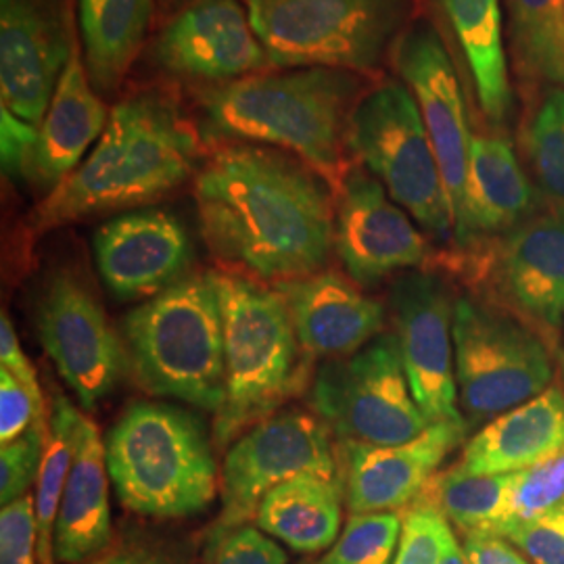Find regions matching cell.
<instances>
[{
  "label": "cell",
  "instance_id": "6da1fadb",
  "mask_svg": "<svg viewBox=\"0 0 564 564\" xmlns=\"http://www.w3.org/2000/svg\"><path fill=\"white\" fill-rule=\"evenodd\" d=\"M195 203L214 258L253 281L312 276L335 249L337 191L282 151L224 144L195 178Z\"/></svg>",
  "mask_w": 564,
  "mask_h": 564
},
{
  "label": "cell",
  "instance_id": "7a4b0ae2",
  "mask_svg": "<svg viewBox=\"0 0 564 564\" xmlns=\"http://www.w3.org/2000/svg\"><path fill=\"white\" fill-rule=\"evenodd\" d=\"M199 141L162 93H137L111 109L88 158L32 214L46 232L65 224L160 202L195 172Z\"/></svg>",
  "mask_w": 564,
  "mask_h": 564
},
{
  "label": "cell",
  "instance_id": "3957f363",
  "mask_svg": "<svg viewBox=\"0 0 564 564\" xmlns=\"http://www.w3.org/2000/svg\"><path fill=\"white\" fill-rule=\"evenodd\" d=\"M354 95L351 72L295 67L218 84L203 90L199 102L214 134L295 153L337 191Z\"/></svg>",
  "mask_w": 564,
  "mask_h": 564
},
{
  "label": "cell",
  "instance_id": "277c9868",
  "mask_svg": "<svg viewBox=\"0 0 564 564\" xmlns=\"http://www.w3.org/2000/svg\"><path fill=\"white\" fill-rule=\"evenodd\" d=\"M216 284L223 303L226 395L214 440L226 449L310 387V360L279 289L235 272H216Z\"/></svg>",
  "mask_w": 564,
  "mask_h": 564
},
{
  "label": "cell",
  "instance_id": "5b68a950",
  "mask_svg": "<svg viewBox=\"0 0 564 564\" xmlns=\"http://www.w3.org/2000/svg\"><path fill=\"white\" fill-rule=\"evenodd\" d=\"M128 368L147 393L218 414L226 395L216 272L191 274L123 318Z\"/></svg>",
  "mask_w": 564,
  "mask_h": 564
},
{
  "label": "cell",
  "instance_id": "8992f818",
  "mask_svg": "<svg viewBox=\"0 0 564 564\" xmlns=\"http://www.w3.org/2000/svg\"><path fill=\"white\" fill-rule=\"evenodd\" d=\"M105 452L120 505L141 517L199 514L223 487L205 426L176 405L132 403L111 426Z\"/></svg>",
  "mask_w": 564,
  "mask_h": 564
},
{
  "label": "cell",
  "instance_id": "52a82bcc",
  "mask_svg": "<svg viewBox=\"0 0 564 564\" xmlns=\"http://www.w3.org/2000/svg\"><path fill=\"white\" fill-rule=\"evenodd\" d=\"M270 65L375 69L408 18V0H242Z\"/></svg>",
  "mask_w": 564,
  "mask_h": 564
},
{
  "label": "cell",
  "instance_id": "ba28073f",
  "mask_svg": "<svg viewBox=\"0 0 564 564\" xmlns=\"http://www.w3.org/2000/svg\"><path fill=\"white\" fill-rule=\"evenodd\" d=\"M347 147L426 232L440 241L454 239L440 163L405 82H383L354 105Z\"/></svg>",
  "mask_w": 564,
  "mask_h": 564
},
{
  "label": "cell",
  "instance_id": "9c48e42d",
  "mask_svg": "<svg viewBox=\"0 0 564 564\" xmlns=\"http://www.w3.org/2000/svg\"><path fill=\"white\" fill-rule=\"evenodd\" d=\"M310 405L339 442L400 445L429 429L395 335H379L349 358L326 360L310 383Z\"/></svg>",
  "mask_w": 564,
  "mask_h": 564
},
{
  "label": "cell",
  "instance_id": "30bf717a",
  "mask_svg": "<svg viewBox=\"0 0 564 564\" xmlns=\"http://www.w3.org/2000/svg\"><path fill=\"white\" fill-rule=\"evenodd\" d=\"M458 402L473 421H487L544 393L550 351L527 324L479 300L454 302Z\"/></svg>",
  "mask_w": 564,
  "mask_h": 564
},
{
  "label": "cell",
  "instance_id": "8fae6325",
  "mask_svg": "<svg viewBox=\"0 0 564 564\" xmlns=\"http://www.w3.org/2000/svg\"><path fill=\"white\" fill-rule=\"evenodd\" d=\"M321 416L307 410H282L245 431L226 449L223 510L209 533L256 521L263 496L293 477L341 475L339 445Z\"/></svg>",
  "mask_w": 564,
  "mask_h": 564
},
{
  "label": "cell",
  "instance_id": "7c38bea8",
  "mask_svg": "<svg viewBox=\"0 0 564 564\" xmlns=\"http://www.w3.org/2000/svg\"><path fill=\"white\" fill-rule=\"evenodd\" d=\"M39 335L84 410L97 408L128 368L123 339L99 300L72 272H59L48 282L39 305Z\"/></svg>",
  "mask_w": 564,
  "mask_h": 564
},
{
  "label": "cell",
  "instance_id": "4fadbf2b",
  "mask_svg": "<svg viewBox=\"0 0 564 564\" xmlns=\"http://www.w3.org/2000/svg\"><path fill=\"white\" fill-rule=\"evenodd\" d=\"M402 80L414 95L433 144L454 220V239L463 241L470 130L456 67L437 30L429 23L412 28L395 48Z\"/></svg>",
  "mask_w": 564,
  "mask_h": 564
},
{
  "label": "cell",
  "instance_id": "5bb4252c",
  "mask_svg": "<svg viewBox=\"0 0 564 564\" xmlns=\"http://www.w3.org/2000/svg\"><path fill=\"white\" fill-rule=\"evenodd\" d=\"M395 337L414 400L426 423H458L454 303L442 279L426 272L405 274L393 284Z\"/></svg>",
  "mask_w": 564,
  "mask_h": 564
},
{
  "label": "cell",
  "instance_id": "9a60e30c",
  "mask_svg": "<svg viewBox=\"0 0 564 564\" xmlns=\"http://www.w3.org/2000/svg\"><path fill=\"white\" fill-rule=\"evenodd\" d=\"M59 0H0V105L39 128L69 59Z\"/></svg>",
  "mask_w": 564,
  "mask_h": 564
},
{
  "label": "cell",
  "instance_id": "2e32d148",
  "mask_svg": "<svg viewBox=\"0 0 564 564\" xmlns=\"http://www.w3.org/2000/svg\"><path fill=\"white\" fill-rule=\"evenodd\" d=\"M335 249L351 281L364 286L429 258L423 232L364 167L347 170L337 186Z\"/></svg>",
  "mask_w": 564,
  "mask_h": 564
},
{
  "label": "cell",
  "instance_id": "e0dca14e",
  "mask_svg": "<svg viewBox=\"0 0 564 564\" xmlns=\"http://www.w3.org/2000/svg\"><path fill=\"white\" fill-rule=\"evenodd\" d=\"M153 61L174 76L239 80L270 65L239 0H197L178 11L153 44Z\"/></svg>",
  "mask_w": 564,
  "mask_h": 564
},
{
  "label": "cell",
  "instance_id": "ac0fdd59",
  "mask_svg": "<svg viewBox=\"0 0 564 564\" xmlns=\"http://www.w3.org/2000/svg\"><path fill=\"white\" fill-rule=\"evenodd\" d=\"M95 260L107 289L123 302H149L186 276L193 249L186 228L163 209H139L95 232Z\"/></svg>",
  "mask_w": 564,
  "mask_h": 564
},
{
  "label": "cell",
  "instance_id": "d6986e66",
  "mask_svg": "<svg viewBox=\"0 0 564 564\" xmlns=\"http://www.w3.org/2000/svg\"><path fill=\"white\" fill-rule=\"evenodd\" d=\"M466 424L435 423L400 445L341 442L345 506L351 514L402 512L412 505L445 458L463 444Z\"/></svg>",
  "mask_w": 564,
  "mask_h": 564
},
{
  "label": "cell",
  "instance_id": "ffe728a7",
  "mask_svg": "<svg viewBox=\"0 0 564 564\" xmlns=\"http://www.w3.org/2000/svg\"><path fill=\"white\" fill-rule=\"evenodd\" d=\"M494 291L540 333L564 321V212L529 218L506 235L491 270Z\"/></svg>",
  "mask_w": 564,
  "mask_h": 564
},
{
  "label": "cell",
  "instance_id": "44dd1931",
  "mask_svg": "<svg viewBox=\"0 0 564 564\" xmlns=\"http://www.w3.org/2000/svg\"><path fill=\"white\" fill-rule=\"evenodd\" d=\"M289 305L303 356L337 360L358 354L384 326L383 303L335 272L276 284Z\"/></svg>",
  "mask_w": 564,
  "mask_h": 564
},
{
  "label": "cell",
  "instance_id": "7402d4cb",
  "mask_svg": "<svg viewBox=\"0 0 564 564\" xmlns=\"http://www.w3.org/2000/svg\"><path fill=\"white\" fill-rule=\"evenodd\" d=\"M109 116L111 109L93 86L80 42L74 34L69 59L39 126L36 144L25 162L23 176L51 193L84 162L88 149L99 142Z\"/></svg>",
  "mask_w": 564,
  "mask_h": 564
},
{
  "label": "cell",
  "instance_id": "603a6c76",
  "mask_svg": "<svg viewBox=\"0 0 564 564\" xmlns=\"http://www.w3.org/2000/svg\"><path fill=\"white\" fill-rule=\"evenodd\" d=\"M109 468L99 426L82 414L76 456L61 498L55 524V558L86 564L113 544Z\"/></svg>",
  "mask_w": 564,
  "mask_h": 564
},
{
  "label": "cell",
  "instance_id": "cb8c5ba5",
  "mask_svg": "<svg viewBox=\"0 0 564 564\" xmlns=\"http://www.w3.org/2000/svg\"><path fill=\"white\" fill-rule=\"evenodd\" d=\"M564 449V391L538 398L496 416L463 449L460 466L479 475H512Z\"/></svg>",
  "mask_w": 564,
  "mask_h": 564
},
{
  "label": "cell",
  "instance_id": "d4e9b609",
  "mask_svg": "<svg viewBox=\"0 0 564 564\" xmlns=\"http://www.w3.org/2000/svg\"><path fill=\"white\" fill-rule=\"evenodd\" d=\"M538 207V193L505 137H473L460 247L475 237L510 232Z\"/></svg>",
  "mask_w": 564,
  "mask_h": 564
},
{
  "label": "cell",
  "instance_id": "484cf974",
  "mask_svg": "<svg viewBox=\"0 0 564 564\" xmlns=\"http://www.w3.org/2000/svg\"><path fill=\"white\" fill-rule=\"evenodd\" d=\"M343 505V473L335 477L305 473L276 485L263 496L256 524L295 552L316 554L337 542Z\"/></svg>",
  "mask_w": 564,
  "mask_h": 564
},
{
  "label": "cell",
  "instance_id": "4316f807",
  "mask_svg": "<svg viewBox=\"0 0 564 564\" xmlns=\"http://www.w3.org/2000/svg\"><path fill=\"white\" fill-rule=\"evenodd\" d=\"M155 0H78L82 53L99 95L120 88L141 53Z\"/></svg>",
  "mask_w": 564,
  "mask_h": 564
},
{
  "label": "cell",
  "instance_id": "83f0119b",
  "mask_svg": "<svg viewBox=\"0 0 564 564\" xmlns=\"http://www.w3.org/2000/svg\"><path fill=\"white\" fill-rule=\"evenodd\" d=\"M463 46L485 118L502 126L512 109L500 0H442Z\"/></svg>",
  "mask_w": 564,
  "mask_h": 564
},
{
  "label": "cell",
  "instance_id": "f1b7e54d",
  "mask_svg": "<svg viewBox=\"0 0 564 564\" xmlns=\"http://www.w3.org/2000/svg\"><path fill=\"white\" fill-rule=\"evenodd\" d=\"M510 41L524 88H564V0H508Z\"/></svg>",
  "mask_w": 564,
  "mask_h": 564
},
{
  "label": "cell",
  "instance_id": "f546056e",
  "mask_svg": "<svg viewBox=\"0 0 564 564\" xmlns=\"http://www.w3.org/2000/svg\"><path fill=\"white\" fill-rule=\"evenodd\" d=\"M82 412L63 393L53 395L48 414V435L36 481V527H39V564H57L55 558V524L61 498L72 470L78 442Z\"/></svg>",
  "mask_w": 564,
  "mask_h": 564
},
{
  "label": "cell",
  "instance_id": "4dcf8cb0",
  "mask_svg": "<svg viewBox=\"0 0 564 564\" xmlns=\"http://www.w3.org/2000/svg\"><path fill=\"white\" fill-rule=\"evenodd\" d=\"M510 475H479L464 466L437 473L423 494L458 529V533L498 535L506 519Z\"/></svg>",
  "mask_w": 564,
  "mask_h": 564
},
{
  "label": "cell",
  "instance_id": "1f68e13d",
  "mask_svg": "<svg viewBox=\"0 0 564 564\" xmlns=\"http://www.w3.org/2000/svg\"><path fill=\"white\" fill-rule=\"evenodd\" d=\"M531 174L552 209L564 212V88L545 93L524 130Z\"/></svg>",
  "mask_w": 564,
  "mask_h": 564
},
{
  "label": "cell",
  "instance_id": "d6a6232c",
  "mask_svg": "<svg viewBox=\"0 0 564 564\" xmlns=\"http://www.w3.org/2000/svg\"><path fill=\"white\" fill-rule=\"evenodd\" d=\"M400 531L402 512L351 514L326 554L302 564H393Z\"/></svg>",
  "mask_w": 564,
  "mask_h": 564
},
{
  "label": "cell",
  "instance_id": "836d02e7",
  "mask_svg": "<svg viewBox=\"0 0 564 564\" xmlns=\"http://www.w3.org/2000/svg\"><path fill=\"white\" fill-rule=\"evenodd\" d=\"M563 502L564 449H561L544 463L510 475L506 519L498 535L502 538L510 527L529 523Z\"/></svg>",
  "mask_w": 564,
  "mask_h": 564
},
{
  "label": "cell",
  "instance_id": "e575fe53",
  "mask_svg": "<svg viewBox=\"0 0 564 564\" xmlns=\"http://www.w3.org/2000/svg\"><path fill=\"white\" fill-rule=\"evenodd\" d=\"M454 542L452 523L431 498L421 494L402 510V531L393 564H442Z\"/></svg>",
  "mask_w": 564,
  "mask_h": 564
},
{
  "label": "cell",
  "instance_id": "d590c367",
  "mask_svg": "<svg viewBox=\"0 0 564 564\" xmlns=\"http://www.w3.org/2000/svg\"><path fill=\"white\" fill-rule=\"evenodd\" d=\"M48 419L36 421L21 437L0 447V505L18 502L39 481Z\"/></svg>",
  "mask_w": 564,
  "mask_h": 564
},
{
  "label": "cell",
  "instance_id": "8d00e7d4",
  "mask_svg": "<svg viewBox=\"0 0 564 564\" xmlns=\"http://www.w3.org/2000/svg\"><path fill=\"white\" fill-rule=\"evenodd\" d=\"M289 558L260 527L242 524L209 533L203 564H286Z\"/></svg>",
  "mask_w": 564,
  "mask_h": 564
},
{
  "label": "cell",
  "instance_id": "74e56055",
  "mask_svg": "<svg viewBox=\"0 0 564 564\" xmlns=\"http://www.w3.org/2000/svg\"><path fill=\"white\" fill-rule=\"evenodd\" d=\"M531 564H564V502L502 535Z\"/></svg>",
  "mask_w": 564,
  "mask_h": 564
},
{
  "label": "cell",
  "instance_id": "f35d334b",
  "mask_svg": "<svg viewBox=\"0 0 564 564\" xmlns=\"http://www.w3.org/2000/svg\"><path fill=\"white\" fill-rule=\"evenodd\" d=\"M0 564H39V527L34 496L2 506L0 512Z\"/></svg>",
  "mask_w": 564,
  "mask_h": 564
},
{
  "label": "cell",
  "instance_id": "ab89813d",
  "mask_svg": "<svg viewBox=\"0 0 564 564\" xmlns=\"http://www.w3.org/2000/svg\"><path fill=\"white\" fill-rule=\"evenodd\" d=\"M48 419L41 414L28 389L9 372L0 370V444H11L36 421Z\"/></svg>",
  "mask_w": 564,
  "mask_h": 564
},
{
  "label": "cell",
  "instance_id": "60d3db41",
  "mask_svg": "<svg viewBox=\"0 0 564 564\" xmlns=\"http://www.w3.org/2000/svg\"><path fill=\"white\" fill-rule=\"evenodd\" d=\"M86 564H186L176 547L151 538H121Z\"/></svg>",
  "mask_w": 564,
  "mask_h": 564
},
{
  "label": "cell",
  "instance_id": "b9f144b4",
  "mask_svg": "<svg viewBox=\"0 0 564 564\" xmlns=\"http://www.w3.org/2000/svg\"><path fill=\"white\" fill-rule=\"evenodd\" d=\"M0 362L4 370H9L28 389L39 412L44 414V400H42L41 383L36 379V370L23 354L18 333L13 328V323L9 321L7 312H2V318H0Z\"/></svg>",
  "mask_w": 564,
  "mask_h": 564
},
{
  "label": "cell",
  "instance_id": "7bdbcfd3",
  "mask_svg": "<svg viewBox=\"0 0 564 564\" xmlns=\"http://www.w3.org/2000/svg\"><path fill=\"white\" fill-rule=\"evenodd\" d=\"M0 113H2L0 118L2 120V165L11 174L15 172L23 174L25 162L36 144L39 128L21 121L2 107H0Z\"/></svg>",
  "mask_w": 564,
  "mask_h": 564
},
{
  "label": "cell",
  "instance_id": "ee69618b",
  "mask_svg": "<svg viewBox=\"0 0 564 564\" xmlns=\"http://www.w3.org/2000/svg\"><path fill=\"white\" fill-rule=\"evenodd\" d=\"M463 550L470 564H531L508 540L491 533L466 535Z\"/></svg>",
  "mask_w": 564,
  "mask_h": 564
},
{
  "label": "cell",
  "instance_id": "f6af8a7d",
  "mask_svg": "<svg viewBox=\"0 0 564 564\" xmlns=\"http://www.w3.org/2000/svg\"><path fill=\"white\" fill-rule=\"evenodd\" d=\"M442 564H470V561L464 554L463 545L458 544V540L449 545V550L445 552Z\"/></svg>",
  "mask_w": 564,
  "mask_h": 564
},
{
  "label": "cell",
  "instance_id": "bcb514c9",
  "mask_svg": "<svg viewBox=\"0 0 564 564\" xmlns=\"http://www.w3.org/2000/svg\"><path fill=\"white\" fill-rule=\"evenodd\" d=\"M165 2V7H170V9H184V7H188V4H193V2H197V0H163Z\"/></svg>",
  "mask_w": 564,
  "mask_h": 564
}]
</instances>
